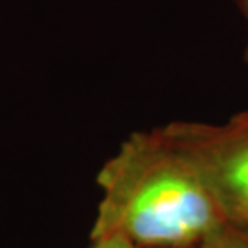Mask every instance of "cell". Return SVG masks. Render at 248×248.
<instances>
[{
  "instance_id": "cell-4",
  "label": "cell",
  "mask_w": 248,
  "mask_h": 248,
  "mask_svg": "<svg viewBox=\"0 0 248 248\" xmlns=\"http://www.w3.org/2000/svg\"><path fill=\"white\" fill-rule=\"evenodd\" d=\"M90 248H136L131 245L129 241L118 235H108V237H99V239H92V247Z\"/></svg>"
},
{
  "instance_id": "cell-3",
  "label": "cell",
  "mask_w": 248,
  "mask_h": 248,
  "mask_svg": "<svg viewBox=\"0 0 248 248\" xmlns=\"http://www.w3.org/2000/svg\"><path fill=\"white\" fill-rule=\"evenodd\" d=\"M199 248H248V237L226 226L224 230H221L215 237L206 241Z\"/></svg>"
},
{
  "instance_id": "cell-1",
  "label": "cell",
  "mask_w": 248,
  "mask_h": 248,
  "mask_svg": "<svg viewBox=\"0 0 248 248\" xmlns=\"http://www.w3.org/2000/svg\"><path fill=\"white\" fill-rule=\"evenodd\" d=\"M101 201L90 239L136 248H199L226 228L189 160L164 129L133 133L98 173Z\"/></svg>"
},
{
  "instance_id": "cell-2",
  "label": "cell",
  "mask_w": 248,
  "mask_h": 248,
  "mask_svg": "<svg viewBox=\"0 0 248 248\" xmlns=\"http://www.w3.org/2000/svg\"><path fill=\"white\" fill-rule=\"evenodd\" d=\"M162 129L193 166L224 224L248 237V110L226 124L175 122Z\"/></svg>"
},
{
  "instance_id": "cell-5",
  "label": "cell",
  "mask_w": 248,
  "mask_h": 248,
  "mask_svg": "<svg viewBox=\"0 0 248 248\" xmlns=\"http://www.w3.org/2000/svg\"><path fill=\"white\" fill-rule=\"evenodd\" d=\"M241 9H243V15L247 18V24H248V0H239ZM247 61H248V45H247Z\"/></svg>"
}]
</instances>
